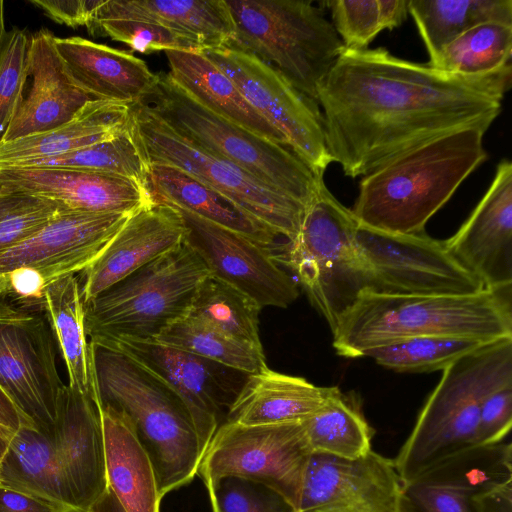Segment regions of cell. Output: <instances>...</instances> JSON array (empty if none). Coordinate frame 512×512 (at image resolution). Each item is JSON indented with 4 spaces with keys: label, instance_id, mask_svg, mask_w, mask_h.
Here are the masks:
<instances>
[{
    "label": "cell",
    "instance_id": "1",
    "mask_svg": "<svg viewBox=\"0 0 512 512\" xmlns=\"http://www.w3.org/2000/svg\"><path fill=\"white\" fill-rule=\"evenodd\" d=\"M511 80V65L462 76L383 47L344 49L317 92L328 153L356 178L447 132L491 126Z\"/></svg>",
    "mask_w": 512,
    "mask_h": 512
},
{
    "label": "cell",
    "instance_id": "2",
    "mask_svg": "<svg viewBox=\"0 0 512 512\" xmlns=\"http://www.w3.org/2000/svg\"><path fill=\"white\" fill-rule=\"evenodd\" d=\"M333 347L347 358L421 336L484 343L512 338V286L468 295H412L365 290L340 315Z\"/></svg>",
    "mask_w": 512,
    "mask_h": 512
},
{
    "label": "cell",
    "instance_id": "3",
    "mask_svg": "<svg viewBox=\"0 0 512 512\" xmlns=\"http://www.w3.org/2000/svg\"><path fill=\"white\" fill-rule=\"evenodd\" d=\"M489 127L447 132L362 176L351 209L356 221L388 233L425 231L428 220L487 159L483 140Z\"/></svg>",
    "mask_w": 512,
    "mask_h": 512
},
{
    "label": "cell",
    "instance_id": "4",
    "mask_svg": "<svg viewBox=\"0 0 512 512\" xmlns=\"http://www.w3.org/2000/svg\"><path fill=\"white\" fill-rule=\"evenodd\" d=\"M90 346L100 405L118 409L132 421L152 461L160 497L190 483L203 454L182 401L127 355Z\"/></svg>",
    "mask_w": 512,
    "mask_h": 512
},
{
    "label": "cell",
    "instance_id": "5",
    "mask_svg": "<svg viewBox=\"0 0 512 512\" xmlns=\"http://www.w3.org/2000/svg\"><path fill=\"white\" fill-rule=\"evenodd\" d=\"M507 384H512V338L486 343L447 366L393 459L402 484L474 447L483 399Z\"/></svg>",
    "mask_w": 512,
    "mask_h": 512
},
{
    "label": "cell",
    "instance_id": "6",
    "mask_svg": "<svg viewBox=\"0 0 512 512\" xmlns=\"http://www.w3.org/2000/svg\"><path fill=\"white\" fill-rule=\"evenodd\" d=\"M174 131L245 169L267 185L310 206L324 183L289 146L262 138L210 111L168 73H159L142 102Z\"/></svg>",
    "mask_w": 512,
    "mask_h": 512
},
{
    "label": "cell",
    "instance_id": "7",
    "mask_svg": "<svg viewBox=\"0 0 512 512\" xmlns=\"http://www.w3.org/2000/svg\"><path fill=\"white\" fill-rule=\"evenodd\" d=\"M235 34L228 44L276 68L317 102V92L344 50L322 7L304 0H226Z\"/></svg>",
    "mask_w": 512,
    "mask_h": 512
},
{
    "label": "cell",
    "instance_id": "8",
    "mask_svg": "<svg viewBox=\"0 0 512 512\" xmlns=\"http://www.w3.org/2000/svg\"><path fill=\"white\" fill-rule=\"evenodd\" d=\"M208 275L199 256L183 243L84 303L89 342L156 339L189 314Z\"/></svg>",
    "mask_w": 512,
    "mask_h": 512
},
{
    "label": "cell",
    "instance_id": "9",
    "mask_svg": "<svg viewBox=\"0 0 512 512\" xmlns=\"http://www.w3.org/2000/svg\"><path fill=\"white\" fill-rule=\"evenodd\" d=\"M130 129L147 164H167L184 171L277 237L290 241L298 234L309 206L186 139L146 104L131 106Z\"/></svg>",
    "mask_w": 512,
    "mask_h": 512
},
{
    "label": "cell",
    "instance_id": "10",
    "mask_svg": "<svg viewBox=\"0 0 512 512\" xmlns=\"http://www.w3.org/2000/svg\"><path fill=\"white\" fill-rule=\"evenodd\" d=\"M356 221L323 185L285 252L275 254L296 275L311 304L331 330L365 290L373 289L369 268L356 241Z\"/></svg>",
    "mask_w": 512,
    "mask_h": 512
},
{
    "label": "cell",
    "instance_id": "11",
    "mask_svg": "<svg viewBox=\"0 0 512 512\" xmlns=\"http://www.w3.org/2000/svg\"><path fill=\"white\" fill-rule=\"evenodd\" d=\"M311 455L304 421L253 426L225 421L205 450L197 474L205 485L226 476L261 483L298 512Z\"/></svg>",
    "mask_w": 512,
    "mask_h": 512
},
{
    "label": "cell",
    "instance_id": "12",
    "mask_svg": "<svg viewBox=\"0 0 512 512\" xmlns=\"http://www.w3.org/2000/svg\"><path fill=\"white\" fill-rule=\"evenodd\" d=\"M56 349L43 309L0 294V385L26 420L51 438L65 386Z\"/></svg>",
    "mask_w": 512,
    "mask_h": 512
},
{
    "label": "cell",
    "instance_id": "13",
    "mask_svg": "<svg viewBox=\"0 0 512 512\" xmlns=\"http://www.w3.org/2000/svg\"><path fill=\"white\" fill-rule=\"evenodd\" d=\"M202 53L235 83L304 162L317 172H325L332 159L316 101L294 88L272 65L245 50L226 45Z\"/></svg>",
    "mask_w": 512,
    "mask_h": 512
},
{
    "label": "cell",
    "instance_id": "14",
    "mask_svg": "<svg viewBox=\"0 0 512 512\" xmlns=\"http://www.w3.org/2000/svg\"><path fill=\"white\" fill-rule=\"evenodd\" d=\"M356 241L373 291L412 295H468L485 287L461 265L445 241L425 231L388 233L358 223Z\"/></svg>",
    "mask_w": 512,
    "mask_h": 512
},
{
    "label": "cell",
    "instance_id": "15",
    "mask_svg": "<svg viewBox=\"0 0 512 512\" xmlns=\"http://www.w3.org/2000/svg\"><path fill=\"white\" fill-rule=\"evenodd\" d=\"M91 344L127 355L163 381L185 406L204 454L243 385L235 381L242 372L155 339L119 338Z\"/></svg>",
    "mask_w": 512,
    "mask_h": 512
},
{
    "label": "cell",
    "instance_id": "16",
    "mask_svg": "<svg viewBox=\"0 0 512 512\" xmlns=\"http://www.w3.org/2000/svg\"><path fill=\"white\" fill-rule=\"evenodd\" d=\"M176 209L186 228L184 243L199 256L211 276L249 296L262 308H286L297 299V284L280 268L273 248Z\"/></svg>",
    "mask_w": 512,
    "mask_h": 512
},
{
    "label": "cell",
    "instance_id": "17",
    "mask_svg": "<svg viewBox=\"0 0 512 512\" xmlns=\"http://www.w3.org/2000/svg\"><path fill=\"white\" fill-rule=\"evenodd\" d=\"M129 216L61 208L39 229L0 254V275L19 267H31L49 284L65 275L80 273Z\"/></svg>",
    "mask_w": 512,
    "mask_h": 512
},
{
    "label": "cell",
    "instance_id": "18",
    "mask_svg": "<svg viewBox=\"0 0 512 512\" xmlns=\"http://www.w3.org/2000/svg\"><path fill=\"white\" fill-rule=\"evenodd\" d=\"M0 185L88 213L131 215L153 203L134 179L67 167L0 165Z\"/></svg>",
    "mask_w": 512,
    "mask_h": 512
},
{
    "label": "cell",
    "instance_id": "19",
    "mask_svg": "<svg viewBox=\"0 0 512 512\" xmlns=\"http://www.w3.org/2000/svg\"><path fill=\"white\" fill-rule=\"evenodd\" d=\"M512 479V445L500 442L456 453L402 484L405 512H478L475 496Z\"/></svg>",
    "mask_w": 512,
    "mask_h": 512
},
{
    "label": "cell",
    "instance_id": "20",
    "mask_svg": "<svg viewBox=\"0 0 512 512\" xmlns=\"http://www.w3.org/2000/svg\"><path fill=\"white\" fill-rule=\"evenodd\" d=\"M488 289L512 286V164L502 159L490 187L459 230L444 240Z\"/></svg>",
    "mask_w": 512,
    "mask_h": 512
},
{
    "label": "cell",
    "instance_id": "21",
    "mask_svg": "<svg viewBox=\"0 0 512 512\" xmlns=\"http://www.w3.org/2000/svg\"><path fill=\"white\" fill-rule=\"evenodd\" d=\"M180 212L153 202L130 215L79 278L83 303L184 243Z\"/></svg>",
    "mask_w": 512,
    "mask_h": 512
},
{
    "label": "cell",
    "instance_id": "22",
    "mask_svg": "<svg viewBox=\"0 0 512 512\" xmlns=\"http://www.w3.org/2000/svg\"><path fill=\"white\" fill-rule=\"evenodd\" d=\"M53 442L75 508L90 512L108 490L99 400L65 385Z\"/></svg>",
    "mask_w": 512,
    "mask_h": 512
},
{
    "label": "cell",
    "instance_id": "23",
    "mask_svg": "<svg viewBox=\"0 0 512 512\" xmlns=\"http://www.w3.org/2000/svg\"><path fill=\"white\" fill-rule=\"evenodd\" d=\"M55 36L40 30L29 38L27 81L30 87L3 142L55 129L71 120L92 99L69 77L55 48Z\"/></svg>",
    "mask_w": 512,
    "mask_h": 512
},
{
    "label": "cell",
    "instance_id": "24",
    "mask_svg": "<svg viewBox=\"0 0 512 512\" xmlns=\"http://www.w3.org/2000/svg\"><path fill=\"white\" fill-rule=\"evenodd\" d=\"M54 44L73 83L92 100L132 106L142 103L157 83L158 74L131 51L82 37H55Z\"/></svg>",
    "mask_w": 512,
    "mask_h": 512
},
{
    "label": "cell",
    "instance_id": "25",
    "mask_svg": "<svg viewBox=\"0 0 512 512\" xmlns=\"http://www.w3.org/2000/svg\"><path fill=\"white\" fill-rule=\"evenodd\" d=\"M334 388L266 367L246 376L225 421L246 426L305 421L324 405Z\"/></svg>",
    "mask_w": 512,
    "mask_h": 512
},
{
    "label": "cell",
    "instance_id": "26",
    "mask_svg": "<svg viewBox=\"0 0 512 512\" xmlns=\"http://www.w3.org/2000/svg\"><path fill=\"white\" fill-rule=\"evenodd\" d=\"M96 19L156 23L196 40L204 50L228 45L235 34L226 0H99Z\"/></svg>",
    "mask_w": 512,
    "mask_h": 512
},
{
    "label": "cell",
    "instance_id": "27",
    "mask_svg": "<svg viewBox=\"0 0 512 512\" xmlns=\"http://www.w3.org/2000/svg\"><path fill=\"white\" fill-rule=\"evenodd\" d=\"M100 410L108 487L126 512H160L155 470L132 421L113 407Z\"/></svg>",
    "mask_w": 512,
    "mask_h": 512
},
{
    "label": "cell",
    "instance_id": "28",
    "mask_svg": "<svg viewBox=\"0 0 512 512\" xmlns=\"http://www.w3.org/2000/svg\"><path fill=\"white\" fill-rule=\"evenodd\" d=\"M165 54L168 74L201 105L251 133L289 146L250 105L235 83L202 52L168 50Z\"/></svg>",
    "mask_w": 512,
    "mask_h": 512
},
{
    "label": "cell",
    "instance_id": "29",
    "mask_svg": "<svg viewBox=\"0 0 512 512\" xmlns=\"http://www.w3.org/2000/svg\"><path fill=\"white\" fill-rule=\"evenodd\" d=\"M130 118V105L89 101L71 120L55 129L0 143V165L66 154L112 138L128 127Z\"/></svg>",
    "mask_w": 512,
    "mask_h": 512
},
{
    "label": "cell",
    "instance_id": "30",
    "mask_svg": "<svg viewBox=\"0 0 512 512\" xmlns=\"http://www.w3.org/2000/svg\"><path fill=\"white\" fill-rule=\"evenodd\" d=\"M0 485L64 512H78L65 484L53 438L22 426L0 459Z\"/></svg>",
    "mask_w": 512,
    "mask_h": 512
},
{
    "label": "cell",
    "instance_id": "31",
    "mask_svg": "<svg viewBox=\"0 0 512 512\" xmlns=\"http://www.w3.org/2000/svg\"><path fill=\"white\" fill-rule=\"evenodd\" d=\"M43 309L57 349L67 368L68 386L99 400L91 346L85 330L84 303L79 278L68 274L48 284Z\"/></svg>",
    "mask_w": 512,
    "mask_h": 512
},
{
    "label": "cell",
    "instance_id": "32",
    "mask_svg": "<svg viewBox=\"0 0 512 512\" xmlns=\"http://www.w3.org/2000/svg\"><path fill=\"white\" fill-rule=\"evenodd\" d=\"M144 187L153 202L188 211L274 248L277 236L246 217L223 196L176 167L149 163Z\"/></svg>",
    "mask_w": 512,
    "mask_h": 512
},
{
    "label": "cell",
    "instance_id": "33",
    "mask_svg": "<svg viewBox=\"0 0 512 512\" xmlns=\"http://www.w3.org/2000/svg\"><path fill=\"white\" fill-rule=\"evenodd\" d=\"M408 10L431 66L449 43L472 27L486 22L512 24L511 0H408Z\"/></svg>",
    "mask_w": 512,
    "mask_h": 512
},
{
    "label": "cell",
    "instance_id": "34",
    "mask_svg": "<svg viewBox=\"0 0 512 512\" xmlns=\"http://www.w3.org/2000/svg\"><path fill=\"white\" fill-rule=\"evenodd\" d=\"M395 474L393 460L373 450L356 460L312 454L298 512L344 499Z\"/></svg>",
    "mask_w": 512,
    "mask_h": 512
},
{
    "label": "cell",
    "instance_id": "35",
    "mask_svg": "<svg viewBox=\"0 0 512 512\" xmlns=\"http://www.w3.org/2000/svg\"><path fill=\"white\" fill-rule=\"evenodd\" d=\"M304 425L312 454L356 460L372 451L374 429L365 419L358 400L338 387Z\"/></svg>",
    "mask_w": 512,
    "mask_h": 512
},
{
    "label": "cell",
    "instance_id": "36",
    "mask_svg": "<svg viewBox=\"0 0 512 512\" xmlns=\"http://www.w3.org/2000/svg\"><path fill=\"white\" fill-rule=\"evenodd\" d=\"M155 340L247 375L268 367L263 348L241 342L190 314L170 324Z\"/></svg>",
    "mask_w": 512,
    "mask_h": 512
},
{
    "label": "cell",
    "instance_id": "37",
    "mask_svg": "<svg viewBox=\"0 0 512 512\" xmlns=\"http://www.w3.org/2000/svg\"><path fill=\"white\" fill-rule=\"evenodd\" d=\"M511 55L512 24L486 22L449 43L432 67L462 76H486L511 65Z\"/></svg>",
    "mask_w": 512,
    "mask_h": 512
},
{
    "label": "cell",
    "instance_id": "38",
    "mask_svg": "<svg viewBox=\"0 0 512 512\" xmlns=\"http://www.w3.org/2000/svg\"><path fill=\"white\" fill-rule=\"evenodd\" d=\"M261 309L249 296L208 275L196 292L189 314L241 342L262 348L259 336Z\"/></svg>",
    "mask_w": 512,
    "mask_h": 512
},
{
    "label": "cell",
    "instance_id": "39",
    "mask_svg": "<svg viewBox=\"0 0 512 512\" xmlns=\"http://www.w3.org/2000/svg\"><path fill=\"white\" fill-rule=\"evenodd\" d=\"M131 119V118H130ZM8 166H53L110 173L144 186L148 164L128 127L118 135L72 152Z\"/></svg>",
    "mask_w": 512,
    "mask_h": 512
},
{
    "label": "cell",
    "instance_id": "40",
    "mask_svg": "<svg viewBox=\"0 0 512 512\" xmlns=\"http://www.w3.org/2000/svg\"><path fill=\"white\" fill-rule=\"evenodd\" d=\"M332 25L344 49H367L384 29L392 30L407 19L408 0H331Z\"/></svg>",
    "mask_w": 512,
    "mask_h": 512
},
{
    "label": "cell",
    "instance_id": "41",
    "mask_svg": "<svg viewBox=\"0 0 512 512\" xmlns=\"http://www.w3.org/2000/svg\"><path fill=\"white\" fill-rule=\"evenodd\" d=\"M484 342L458 337L421 336L404 339L367 353V357L397 372L423 373L444 370Z\"/></svg>",
    "mask_w": 512,
    "mask_h": 512
},
{
    "label": "cell",
    "instance_id": "42",
    "mask_svg": "<svg viewBox=\"0 0 512 512\" xmlns=\"http://www.w3.org/2000/svg\"><path fill=\"white\" fill-rule=\"evenodd\" d=\"M93 35L108 36L144 54L178 50L202 52L194 39L156 23L133 19H96L88 28Z\"/></svg>",
    "mask_w": 512,
    "mask_h": 512
},
{
    "label": "cell",
    "instance_id": "43",
    "mask_svg": "<svg viewBox=\"0 0 512 512\" xmlns=\"http://www.w3.org/2000/svg\"><path fill=\"white\" fill-rule=\"evenodd\" d=\"M205 486L213 512H295L281 495L255 481L226 476Z\"/></svg>",
    "mask_w": 512,
    "mask_h": 512
},
{
    "label": "cell",
    "instance_id": "44",
    "mask_svg": "<svg viewBox=\"0 0 512 512\" xmlns=\"http://www.w3.org/2000/svg\"><path fill=\"white\" fill-rule=\"evenodd\" d=\"M28 46L29 38L23 30L7 31L0 53V143L23 98Z\"/></svg>",
    "mask_w": 512,
    "mask_h": 512
},
{
    "label": "cell",
    "instance_id": "45",
    "mask_svg": "<svg viewBox=\"0 0 512 512\" xmlns=\"http://www.w3.org/2000/svg\"><path fill=\"white\" fill-rule=\"evenodd\" d=\"M300 512H405L402 482L395 475L342 500Z\"/></svg>",
    "mask_w": 512,
    "mask_h": 512
},
{
    "label": "cell",
    "instance_id": "46",
    "mask_svg": "<svg viewBox=\"0 0 512 512\" xmlns=\"http://www.w3.org/2000/svg\"><path fill=\"white\" fill-rule=\"evenodd\" d=\"M512 426V384L490 392L482 401L475 434V446L503 442Z\"/></svg>",
    "mask_w": 512,
    "mask_h": 512
},
{
    "label": "cell",
    "instance_id": "47",
    "mask_svg": "<svg viewBox=\"0 0 512 512\" xmlns=\"http://www.w3.org/2000/svg\"><path fill=\"white\" fill-rule=\"evenodd\" d=\"M62 207L39 200L0 221V254L48 222Z\"/></svg>",
    "mask_w": 512,
    "mask_h": 512
},
{
    "label": "cell",
    "instance_id": "48",
    "mask_svg": "<svg viewBox=\"0 0 512 512\" xmlns=\"http://www.w3.org/2000/svg\"><path fill=\"white\" fill-rule=\"evenodd\" d=\"M4 293L19 304L43 309L44 292L48 286L43 275L31 267H19L4 274ZM44 310V309H43Z\"/></svg>",
    "mask_w": 512,
    "mask_h": 512
},
{
    "label": "cell",
    "instance_id": "49",
    "mask_svg": "<svg viewBox=\"0 0 512 512\" xmlns=\"http://www.w3.org/2000/svg\"><path fill=\"white\" fill-rule=\"evenodd\" d=\"M48 17L69 27H90L99 0H31Z\"/></svg>",
    "mask_w": 512,
    "mask_h": 512
},
{
    "label": "cell",
    "instance_id": "50",
    "mask_svg": "<svg viewBox=\"0 0 512 512\" xmlns=\"http://www.w3.org/2000/svg\"><path fill=\"white\" fill-rule=\"evenodd\" d=\"M22 426L33 427L0 385V459Z\"/></svg>",
    "mask_w": 512,
    "mask_h": 512
},
{
    "label": "cell",
    "instance_id": "51",
    "mask_svg": "<svg viewBox=\"0 0 512 512\" xmlns=\"http://www.w3.org/2000/svg\"><path fill=\"white\" fill-rule=\"evenodd\" d=\"M475 502L478 512H512V479L483 489Z\"/></svg>",
    "mask_w": 512,
    "mask_h": 512
},
{
    "label": "cell",
    "instance_id": "52",
    "mask_svg": "<svg viewBox=\"0 0 512 512\" xmlns=\"http://www.w3.org/2000/svg\"><path fill=\"white\" fill-rule=\"evenodd\" d=\"M0 512H64L44 501L0 485Z\"/></svg>",
    "mask_w": 512,
    "mask_h": 512
},
{
    "label": "cell",
    "instance_id": "53",
    "mask_svg": "<svg viewBox=\"0 0 512 512\" xmlns=\"http://www.w3.org/2000/svg\"><path fill=\"white\" fill-rule=\"evenodd\" d=\"M41 199L29 196L23 192L0 187V221L35 204Z\"/></svg>",
    "mask_w": 512,
    "mask_h": 512
},
{
    "label": "cell",
    "instance_id": "54",
    "mask_svg": "<svg viewBox=\"0 0 512 512\" xmlns=\"http://www.w3.org/2000/svg\"><path fill=\"white\" fill-rule=\"evenodd\" d=\"M90 512H126L115 494L108 487L106 493L94 504Z\"/></svg>",
    "mask_w": 512,
    "mask_h": 512
},
{
    "label": "cell",
    "instance_id": "55",
    "mask_svg": "<svg viewBox=\"0 0 512 512\" xmlns=\"http://www.w3.org/2000/svg\"><path fill=\"white\" fill-rule=\"evenodd\" d=\"M7 30L5 26V11H4V2L0 0V53L3 47V43L5 40Z\"/></svg>",
    "mask_w": 512,
    "mask_h": 512
},
{
    "label": "cell",
    "instance_id": "56",
    "mask_svg": "<svg viewBox=\"0 0 512 512\" xmlns=\"http://www.w3.org/2000/svg\"><path fill=\"white\" fill-rule=\"evenodd\" d=\"M6 289V279L4 275H0V294H2Z\"/></svg>",
    "mask_w": 512,
    "mask_h": 512
},
{
    "label": "cell",
    "instance_id": "57",
    "mask_svg": "<svg viewBox=\"0 0 512 512\" xmlns=\"http://www.w3.org/2000/svg\"><path fill=\"white\" fill-rule=\"evenodd\" d=\"M0 187H1V185H0Z\"/></svg>",
    "mask_w": 512,
    "mask_h": 512
}]
</instances>
